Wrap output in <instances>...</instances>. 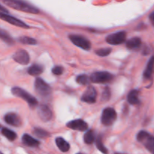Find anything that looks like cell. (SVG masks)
<instances>
[{"label":"cell","mask_w":154,"mask_h":154,"mask_svg":"<svg viewBox=\"0 0 154 154\" xmlns=\"http://www.w3.org/2000/svg\"><path fill=\"white\" fill-rule=\"evenodd\" d=\"M111 52V48H102V49H99L96 51V54L99 57H106V56L109 55Z\"/></svg>","instance_id":"83f0119b"},{"label":"cell","mask_w":154,"mask_h":154,"mask_svg":"<svg viewBox=\"0 0 154 154\" xmlns=\"http://www.w3.org/2000/svg\"><path fill=\"white\" fill-rule=\"evenodd\" d=\"M0 11H3V12H5V13H8V11H7V9H6L5 8L3 7L2 5H0Z\"/></svg>","instance_id":"1f68e13d"},{"label":"cell","mask_w":154,"mask_h":154,"mask_svg":"<svg viewBox=\"0 0 154 154\" xmlns=\"http://www.w3.org/2000/svg\"><path fill=\"white\" fill-rule=\"evenodd\" d=\"M141 45V40L140 38L135 37L129 39V41H127L126 42V47L127 48L131 50L137 49V48H139Z\"/></svg>","instance_id":"ffe728a7"},{"label":"cell","mask_w":154,"mask_h":154,"mask_svg":"<svg viewBox=\"0 0 154 154\" xmlns=\"http://www.w3.org/2000/svg\"><path fill=\"white\" fill-rule=\"evenodd\" d=\"M154 73V56L150 59V60L148 61L147 65V67H146L145 70L144 72V78L146 80H150L151 79Z\"/></svg>","instance_id":"9a60e30c"},{"label":"cell","mask_w":154,"mask_h":154,"mask_svg":"<svg viewBox=\"0 0 154 154\" xmlns=\"http://www.w3.org/2000/svg\"><path fill=\"white\" fill-rule=\"evenodd\" d=\"M63 72H64V69L60 66H57L52 69V73L55 75H61Z\"/></svg>","instance_id":"f1b7e54d"},{"label":"cell","mask_w":154,"mask_h":154,"mask_svg":"<svg viewBox=\"0 0 154 154\" xmlns=\"http://www.w3.org/2000/svg\"><path fill=\"white\" fill-rule=\"evenodd\" d=\"M0 39H2L3 42L7 43L8 45H11L14 44V40L12 39V38L9 35L8 33H7L5 30L1 29H0Z\"/></svg>","instance_id":"603a6c76"},{"label":"cell","mask_w":154,"mask_h":154,"mask_svg":"<svg viewBox=\"0 0 154 154\" xmlns=\"http://www.w3.org/2000/svg\"><path fill=\"white\" fill-rule=\"evenodd\" d=\"M90 81L96 84H107L111 82L114 78V75L108 72H96L91 75Z\"/></svg>","instance_id":"5b68a950"},{"label":"cell","mask_w":154,"mask_h":154,"mask_svg":"<svg viewBox=\"0 0 154 154\" xmlns=\"http://www.w3.org/2000/svg\"><path fill=\"white\" fill-rule=\"evenodd\" d=\"M96 97H97V92L96 89L93 87H89L83 94L81 100L87 103L93 104L96 102Z\"/></svg>","instance_id":"30bf717a"},{"label":"cell","mask_w":154,"mask_h":154,"mask_svg":"<svg viewBox=\"0 0 154 154\" xmlns=\"http://www.w3.org/2000/svg\"><path fill=\"white\" fill-rule=\"evenodd\" d=\"M56 144L57 147L61 150L62 152H67L70 149V144L67 142L65 139H63L61 137L57 138L56 139Z\"/></svg>","instance_id":"ac0fdd59"},{"label":"cell","mask_w":154,"mask_h":154,"mask_svg":"<svg viewBox=\"0 0 154 154\" xmlns=\"http://www.w3.org/2000/svg\"><path fill=\"white\" fill-rule=\"evenodd\" d=\"M0 19L2 20L6 21V22L11 24V25L21 27V28L24 29L29 28V26L26 23H25L23 21L17 19V18L11 16V15L8 14V13H5V12L0 11Z\"/></svg>","instance_id":"ba28073f"},{"label":"cell","mask_w":154,"mask_h":154,"mask_svg":"<svg viewBox=\"0 0 154 154\" xmlns=\"http://www.w3.org/2000/svg\"><path fill=\"white\" fill-rule=\"evenodd\" d=\"M43 66L38 64H34L29 68L27 72L32 76H38L43 72Z\"/></svg>","instance_id":"d6986e66"},{"label":"cell","mask_w":154,"mask_h":154,"mask_svg":"<svg viewBox=\"0 0 154 154\" xmlns=\"http://www.w3.org/2000/svg\"><path fill=\"white\" fill-rule=\"evenodd\" d=\"M19 42L20 43L24 44V45H35L37 44V41L35 38L30 37H26V36H23L19 38Z\"/></svg>","instance_id":"d4e9b609"},{"label":"cell","mask_w":154,"mask_h":154,"mask_svg":"<svg viewBox=\"0 0 154 154\" xmlns=\"http://www.w3.org/2000/svg\"><path fill=\"white\" fill-rule=\"evenodd\" d=\"M68 128L72 129L73 130L80 131V132H84L88 129V125L86 123L84 120L78 119V120H72V121L69 122L66 124Z\"/></svg>","instance_id":"4fadbf2b"},{"label":"cell","mask_w":154,"mask_h":154,"mask_svg":"<svg viewBox=\"0 0 154 154\" xmlns=\"http://www.w3.org/2000/svg\"><path fill=\"white\" fill-rule=\"evenodd\" d=\"M96 140L95 133L93 130H88L84 136V141L87 144H91Z\"/></svg>","instance_id":"7402d4cb"},{"label":"cell","mask_w":154,"mask_h":154,"mask_svg":"<svg viewBox=\"0 0 154 154\" xmlns=\"http://www.w3.org/2000/svg\"><path fill=\"white\" fill-rule=\"evenodd\" d=\"M33 133L36 135V136L39 137V138H46V137H48L49 134L48 132H47L46 131L43 130L42 129H38V128H35L33 131Z\"/></svg>","instance_id":"4316f807"},{"label":"cell","mask_w":154,"mask_h":154,"mask_svg":"<svg viewBox=\"0 0 154 154\" xmlns=\"http://www.w3.org/2000/svg\"><path fill=\"white\" fill-rule=\"evenodd\" d=\"M69 38L71 42L78 48H82L85 51H90L91 49V43L84 36L78 35H70Z\"/></svg>","instance_id":"52a82bcc"},{"label":"cell","mask_w":154,"mask_h":154,"mask_svg":"<svg viewBox=\"0 0 154 154\" xmlns=\"http://www.w3.org/2000/svg\"><path fill=\"white\" fill-rule=\"evenodd\" d=\"M38 114L41 120L44 122H48L52 119L53 114L49 107L46 105H41L38 108Z\"/></svg>","instance_id":"7c38bea8"},{"label":"cell","mask_w":154,"mask_h":154,"mask_svg":"<svg viewBox=\"0 0 154 154\" xmlns=\"http://www.w3.org/2000/svg\"><path fill=\"white\" fill-rule=\"evenodd\" d=\"M13 59L15 62L20 65H27L29 63V55L25 50H18L13 55Z\"/></svg>","instance_id":"8fae6325"},{"label":"cell","mask_w":154,"mask_h":154,"mask_svg":"<svg viewBox=\"0 0 154 154\" xmlns=\"http://www.w3.org/2000/svg\"><path fill=\"white\" fill-rule=\"evenodd\" d=\"M22 141L25 145L28 146V147H35L39 146L40 142H39L38 140L35 139L34 138H32V136H30L28 134H25V135H23L22 137Z\"/></svg>","instance_id":"e0dca14e"},{"label":"cell","mask_w":154,"mask_h":154,"mask_svg":"<svg viewBox=\"0 0 154 154\" xmlns=\"http://www.w3.org/2000/svg\"><path fill=\"white\" fill-rule=\"evenodd\" d=\"M126 38V32L124 31L117 32L112 33L106 37V42L109 45H117L123 44L125 42Z\"/></svg>","instance_id":"9c48e42d"},{"label":"cell","mask_w":154,"mask_h":154,"mask_svg":"<svg viewBox=\"0 0 154 154\" xmlns=\"http://www.w3.org/2000/svg\"><path fill=\"white\" fill-rule=\"evenodd\" d=\"M11 93L14 96H17V97L23 99L24 101H26L31 108H35L38 104V100L34 96H32L31 94L27 93L26 90L21 89L20 87H13L11 89Z\"/></svg>","instance_id":"7a4b0ae2"},{"label":"cell","mask_w":154,"mask_h":154,"mask_svg":"<svg viewBox=\"0 0 154 154\" xmlns=\"http://www.w3.org/2000/svg\"><path fill=\"white\" fill-rule=\"evenodd\" d=\"M76 81L81 85H87L91 81L90 78H89L87 75H80L76 78Z\"/></svg>","instance_id":"cb8c5ba5"},{"label":"cell","mask_w":154,"mask_h":154,"mask_svg":"<svg viewBox=\"0 0 154 154\" xmlns=\"http://www.w3.org/2000/svg\"><path fill=\"white\" fill-rule=\"evenodd\" d=\"M117 119V113L112 108H107L103 111L101 121L104 126H111Z\"/></svg>","instance_id":"8992f818"},{"label":"cell","mask_w":154,"mask_h":154,"mask_svg":"<svg viewBox=\"0 0 154 154\" xmlns=\"http://www.w3.org/2000/svg\"><path fill=\"white\" fill-rule=\"evenodd\" d=\"M139 90H132V91L129 92L127 96L128 102L131 105H136L140 104L139 99Z\"/></svg>","instance_id":"2e32d148"},{"label":"cell","mask_w":154,"mask_h":154,"mask_svg":"<svg viewBox=\"0 0 154 154\" xmlns=\"http://www.w3.org/2000/svg\"><path fill=\"white\" fill-rule=\"evenodd\" d=\"M137 140L141 142L149 152L154 154V136L145 131H141L137 135Z\"/></svg>","instance_id":"3957f363"},{"label":"cell","mask_w":154,"mask_h":154,"mask_svg":"<svg viewBox=\"0 0 154 154\" xmlns=\"http://www.w3.org/2000/svg\"><path fill=\"white\" fill-rule=\"evenodd\" d=\"M149 18H150V22H151V23L154 26V11L153 12V13L150 14Z\"/></svg>","instance_id":"4dcf8cb0"},{"label":"cell","mask_w":154,"mask_h":154,"mask_svg":"<svg viewBox=\"0 0 154 154\" xmlns=\"http://www.w3.org/2000/svg\"><path fill=\"white\" fill-rule=\"evenodd\" d=\"M5 4L15 10L29 14H38L39 10L24 0H3Z\"/></svg>","instance_id":"6da1fadb"},{"label":"cell","mask_w":154,"mask_h":154,"mask_svg":"<svg viewBox=\"0 0 154 154\" xmlns=\"http://www.w3.org/2000/svg\"><path fill=\"white\" fill-rule=\"evenodd\" d=\"M35 89L38 95L42 97H48L52 93L51 87L42 78H36L35 81Z\"/></svg>","instance_id":"277c9868"},{"label":"cell","mask_w":154,"mask_h":154,"mask_svg":"<svg viewBox=\"0 0 154 154\" xmlns=\"http://www.w3.org/2000/svg\"><path fill=\"white\" fill-rule=\"evenodd\" d=\"M4 120L6 123L11 125V126H15V127L20 126L21 123H22L19 116L17 114H14V113H8V114H6L4 117Z\"/></svg>","instance_id":"5bb4252c"},{"label":"cell","mask_w":154,"mask_h":154,"mask_svg":"<svg viewBox=\"0 0 154 154\" xmlns=\"http://www.w3.org/2000/svg\"><path fill=\"white\" fill-rule=\"evenodd\" d=\"M95 141H96V147H97V148L99 149L101 152H102V153H108V150H107V148L105 147V145L103 144V143H102V137L99 136L96 140H95Z\"/></svg>","instance_id":"484cf974"},{"label":"cell","mask_w":154,"mask_h":154,"mask_svg":"<svg viewBox=\"0 0 154 154\" xmlns=\"http://www.w3.org/2000/svg\"><path fill=\"white\" fill-rule=\"evenodd\" d=\"M110 96H111V92H110L109 88H108V87H106V88L105 89V90H104L103 93H102V100L108 101V99H109Z\"/></svg>","instance_id":"f546056e"},{"label":"cell","mask_w":154,"mask_h":154,"mask_svg":"<svg viewBox=\"0 0 154 154\" xmlns=\"http://www.w3.org/2000/svg\"><path fill=\"white\" fill-rule=\"evenodd\" d=\"M2 134L9 141H13L17 138V134L14 131L11 130L8 128H2Z\"/></svg>","instance_id":"44dd1931"}]
</instances>
